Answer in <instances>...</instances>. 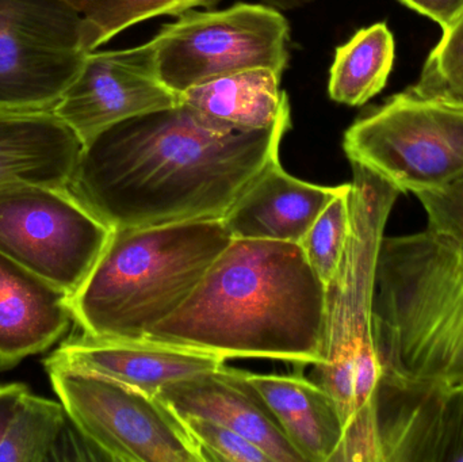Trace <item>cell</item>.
Listing matches in <instances>:
<instances>
[{
	"instance_id": "cell-12",
	"label": "cell",
	"mask_w": 463,
	"mask_h": 462,
	"mask_svg": "<svg viewBox=\"0 0 463 462\" xmlns=\"http://www.w3.org/2000/svg\"><path fill=\"white\" fill-rule=\"evenodd\" d=\"M378 436L381 462L463 461V384H381Z\"/></svg>"
},
{
	"instance_id": "cell-23",
	"label": "cell",
	"mask_w": 463,
	"mask_h": 462,
	"mask_svg": "<svg viewBox=\"0 0 463 462\" xmlns=\"http://www.w3.org/2000/svg\"><path fill=\"white\" fill-rule=\"evenodd\" d=\"M351 230L350 184L313 222L301 247L307 262L328 285L337 273Z\"/></svg>"
},
{
	"instance_id": "cell-24",
	"label": "cell",
	"mask_w": 463,
	"mask_h": 462,
	"mask_svg": "<svg viewBox=\"0 0 463 462\" xmlns=\"http://www.w3.org/2000/svg\"><path fill=\"white\" fill-rule=\"evenodd\" d=\"M407 91L463 108V15L443 30L442 38L424 62L420 78Z\"/></svg>"
},
{
	"instance_id": "cell-25",
	"label": "cell",
	"mask_w": 463,
	"mask_h": 462,
	"mask_svg": "<svg viewBox=\"0 0 463 462\" xmlns=\"http://www.w3.org/2000/svg\"><path fill=\"white\" fill-rule=\"evenodd\" d=\"M200 448L203 462H271L250 439L219 423L201 418H181Z\"/></svg>"
},
{
	"instance_id": "cell-9",
	"label": "cell",
	"mask_w": 463,
	"mask_h": 462,
	"mask_svg": "<svg viewBox=\"0 0 463 462\" xmlns=\"http://www.w3.org/2000/svg\"><path fill=\"white\" fill-rule=\"evenodd\" d=\"M91 52L65 0H0V110L52 111Z\"/></svg>"
},
{
	"instance_id": "cell-15",
	"label": "cell",
	"mask_w": 463,
	"mask_h": 462,
	"mask_svg": "<svg viewBox=\"0 0 463 462\" xmlns=\"http://www.w3.org/2000/svg\"><path fill=\"white\" fill-rule=\"evenodd\" d=\"M345 187L294 178L277 157L237 198L222 222L232 239L301 243L321 212Z\"/></svg>"
},
{
	"instance_id": "cell-6",
	"label": "cell",
	"mask_w": 463,
	"mask_h": 462,
	"mask_svg": "<svg viewBox=\"0 0 463 462\" xmlns=\"http://www.w3.org/2000/svg\"><path fill=\"white\" fill-rule=\"evenodd\" d=\"M155 72L176 95L253 68L283 75L290 59V24L271 5L237 3L224 10H190L148 41Z\"/></svg>"
},
{
	"instance_id": "cell-17",
	"label": "cell",
	"mask_w": 463,
	"mask_h": 462,
	"mask_svg": "<svg viewBox=\"0 0 463 462\" xmlns=\"http://www.w3.org/2000/svg\"><path fill=\"white\" fill-rule=\"evenodd\" d=\"M83 143L52 111L0 110V189L68 187Z\"/></svg>"
},
{
	"instance_id": "cell-14",
	"label": "cell",
	"mask_w": 463,
	"mask_h": 462,
	"mask_svg": "<svg viewBox=\"0 0 463 462\" xmlns=\"http://www.w3.org/2000/svg\"><path fill=\"white\" fill-rule=\"evenodd\" d=\"M46 361L102 374L152 396L170 382L216 371L227 363L214 353L154 339L97 338L86 333L64 341Z\"/></svg>"
},
{
	"instance_id": "cell-1",
	"label": "cell",
	"mask_w": 463,
	"mask_h": 462,
	"mask_svg": "<svg viewBox=\"0 0 463 462\" xmlns=\"http://www.w3.org/2000/svg\"><path fill=\"white\" fill-rule=\"evenodd\" d=\"M290 127L288 108L269 129L216 132L178 103L83 144L68 189L111 230L222 220Z\"/></svg>"
},
{
	"instance_id": "cell-29",
	"label": "cell",
	"mask_w": 463,
	"mask_h": 462,
	"mask_svg": "<svg viewBox=\"0 0 463 462\" xmlns=\"http://www.w3.org/2000/svg\"><path fill=\"white\" fill-rule=\"evenodd\" d=\"M260 2L279 11H290L309 5L312 0H260Z\"/></svg>"
},
{
	"instance_id": "cell-20",
	"label": "cell",
	"mask_w": 463,
	"mask_h": 462,
	"mask_svg": "<svg viewBox=\"0 0 463 462\" xmlns=\"http://www.w3.org/2000/svg\"><path fill=\"white\" fill-rule=\"evenodd\" d=\"M103 460L80 433L61 401L26 393L0 444V462Z\"/></svg>"
},
{
	"instance_id": "cell-4",
	"label": "cell",
	"mask_w": 463,
	"mask_h": 462,
	"mask_svg": "<svg viewBox=\"0 0 463 462\" xmlns=\"http://www.w3.org/2000/svg\"><path fill=\"white\" fill-rule=\"evenodd\" d=\"M373 333L383 384H463V244L429 228L385 236Z\"/></svg>"
},
{
	"instance_id": "cell-5",
	"label": "cell",
	"mask_w": 463,
	"mask_h": 462,
	"mask_svg": "<svg viewBox=\"0 0 463 462\" xmlns=\"http://www.w3.org/2000/svg\"><path fill=\"white\" fill-rule=\"evenodd\" d=\"M232 240L222 220L111 231L71 297L73 322L97 338H146L186 303Z\"/></svg>"
},
{
	"instance_id": "cell-3",
	"label": "cell",
	"mask_w": 463,
	"mask_h": 462,
	"mask_svg": "<svg viewBox=\"0 0 463 462\" xmlns=\"http://www.w3.org/2000/svg\"><path fill=\"white\" fill-rule=\"evenodd\" d=\"M351 230L345 255L326 285L324 363L313 380L336 401L345 439L335 461L381 462L378 395L383 369L373 333L375 278L386 225L402 193L351 163Z\"/></svg>"
},
{
	"instance_id": "cell-2",
	"label": "cell",
	"mask_w": 463,
	"mask_h": 462,
	"mask_svg": "<svg viewBox=\"0 0 463 462\" xmlns=\"http://www.w3.org/2000/svg\"><path fill=\"white\" fill-rule=\"evenodd\" d=\"M326 285L299 243L233 239L146 338L225 358L324 363Z\"/></svg>"
},
{
	"instance_id": "cell-27",
	"label": "cell",
	"mask_w": 463,
	"mask_h": 462,
	"mask_svg": "<svg viewBox=\"0 0 463 462\" xmlns=\"http://www.w3.org/2000/svg\"><path fill=\"white\" fill-rule=\"evenodd\" d=\"M416 13L437 22L442 30L449 29L463 15V0H400Z\"/></svg>"
},
{
	"instance_id": "cell-8",
	"label": "cell",
	"mask_w": 463,
	"mask_h": 462,
	"mask_svg": "<svg viewBox=\"0 0 463 462\" xmlns=\"http://www.w3.org/2000/svg\"><path fill=\"white\" fill-rule=\"evenodd\" d=\"M343 149L350 163L413 194L463 171V108L405 90L356 119Z\"/></svg>"
},
{
	"instance_id": "cell-16",
	"label": "cell",
	"mask_w": 463,
	"mask_h": 462,
	"mask_svg": "<svg viewBox=\"0 0 463 462\" xmlns=\"http://www.w3.org/2000/svg\"><path fill=\"white\" fill-rule=\"evenodd\" d=\"M71 297L0 252V371L64 336L73 322Z\"/></svg>"
},
{
	"instance_id": "cell-10",
	"label": "cell",
	"mask_w": 463,
	"mask_h": 462,
	"mask_svg": "<svg viewBox=\"0 0 463 462\" xmlns=\"http://www.w3.org/2000/svg\"><path fill=\"white\" fill-rule=\"evenodd\" d=\"M111 231L68 187L0 189V252L71 296L86 281Z\"/></svg>"
},
{
	"instance_id": "cell-19",
	"label": "cell",
	"mask_w": 463,
	"mask_h": 462,
	"mask_svg": "<svg viewBox=\"0 0 463 462\" xmlns=\"http://www.w3.org/2000/svg\"><path fill=\"white\" fill-rule=\"evenodd\" d=\"M280 78L269 68L240 71L182 92L179 103L216 132L269 129L290 108Z\"/></svg>"
},
{
	"instance_id": "cell-11",
	"label": "cell",
	"mask_w": 463,
	"mask_h": 462,
	"mask_svg": "<svg viewBox=\"0 0 463 462\" xmlns=\"http://www.w3.org/2000/svg\"><path fill=\"white\" fill-rule=\"evenodd\" d=\"M179 97L155 72L148 42L91 52L52 113L86 144L125 119L178 105Z\"/></svg>"
},
{
	"instance_id": "cell-7",
	"label": "cell",
	"mask_w": 463,
	"mask_h": 462,
	"mask_svg": "<svg viewBox=\"0 0 463 462\" xmlns=\"http://www.w3.org/2000/svg\"><path fill=\"white\" fill-rule=\"evenodd\" d=\"M46 373L79 431L114 462H203L181 418L156 396L110 377L45 360Z\"/></svg>"
},
{
	"instance_id": "cell-13",
	"label": "cell",
	"mask_w": 463,
	"mask_h": 462,
	"mask_svg": "<svg viewBox=\"0 0 463 462\" xmlns=\"http://www.w3.org/2000/svg\"><path fill=\"white\" fill-rule=\"evenodd\" d=\"M156 398L179 418H201L237 431L260 448L271 462H304L245 371L222 365L170 382Z\"/></svg>"
},
{
	"instance_id": "cell-21",
	"label": "cell",
	"mask_w": 463,
	"mask_h": 462,
	"mask_svg": "<svg viewBox=\"0 0 463 462\" xmlns=\"http://www.w3.org/2000/svg\"><path fill=\"white\" fill-rule=\"evenodd\" d=\"M396 43L383 22L358 30L337 46L329 70L328 95L334 102L362 106L380 94L393 70Z\"/></svg>"
},
{
	"instance_id": "cell-22",
	"label": "cell",
	"mask_w": 463,
	"mask_h": 462,
	"mask_svg": "<svg viewBox=\"0 0 463 462\" xmlns=\"http://www.w3.org/2000/svg\"><path fill=\"white\" fill-rule=\"evenodd\" d=\"M86 21L92 49L133 24L156 16L181 15L195 8L213 7L220 0H65Z\"/></svg>"
},
{
	"instance_id": "cell-26",
	"label": "cell",
	"mask_w": 463,
	"mask_h": 462,
	"mask_svg": "<svg viewBox=\"0 0 463 462\" xmlns=\"http://www.w3.org/2000/svg\"><path fill=\"white\" fill-rule=\"evenodd\" d=\"M413 195L426 212L430 231L463 244V171Z\"/></svg>"
},
{
	"instance_id": "cell-28",
	"label": "cell",
	"mask_w": 463,
	"mask_h": 462,
	"mask_svg": "<svg viewBox=\"0 0 463 462\" xmlns=\"http://www.w3.org/2000/svg\"><path fill=\"white\" fill-rule=\"evenodd\" d=\"M27 392L26 385L18 382L0 385V444Z\"/></svg>"
},
{
	"instance_id": "cell-18",
	"label": "cell",
	"mask_w": 463,
	"mask_h": 462,
	"mask_svg": "<svg viewBox=\"0 0 463 462\" xmlns=\"http://www.w3.org/2000/svg\"><path fill=\"white\" fill-rule=\"evenodd\" d=\"M304 462H335L345 423L331 393L302 374H259L247 372Z\"/></svg>"
}]
</instances>
